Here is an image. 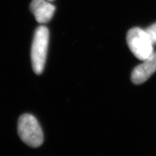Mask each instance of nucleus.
<instances>
[{
  "label": "nucleus",
  "instance_id": "f03ea898",
  "mask_svg": "<svg viewBox=\"0 0 156 156\" xmlns=\"http://www.w3.org/2000/svg\"><path fill=\"white\" fill-rule=\"evenodd\" d=\"M18 134L27 145L38 147L44 142V134L38 120L30 114H23L18 120Z\"/></svg>",
  "mask_w": 156,
  "mask_h": 156
},
{
  "label": "nucleus",
  "instance_id": "0eeeda50",
  "mask_svg": "<svg viewBox=\"0 0 156 156\" xmlns=\"http://www.w3.org/2000/svg\"><path fill=\"white\" fill-rule=\"evenodd\" d=\"M48 1H49V2H51V1H54V0H48Z\"/></svg>",
  "mask_w": 156,
  "mask_h": 156
},
{
  "label": "nucleus",
  "instance_id": "7ed1b4c3",
  "mask_svg": "<svg viewBox=\"0 0 156 156\" xmlns=\"http://www.w3.org/2000/svg\"><path fill=\"white\" fill-rule=\"evenodd\" d=\"M126 42L132 53L139 60L144 61L153 53V44L145 30L131 28L126 35Z\"/></svg>",
  "mask_w": 156,
  "mask_h": 156
},
{
  "label": "nucleus",
  "instance_id": "f257e3e1",
  "mask_svg": "<svg viewBox=\"0 0 156 156\" xmlns=\"http://www.w3.org/2000/svg\"><path fill=\"white\" fill-rule=\"evenodd\" d=\"M49 41V31L45 26H39L35 32L31 48L33 69L36 75H41L44 69Z\"/></svg>",
  "mask_w": 156,
  "mask_h": 156
},
{
  "label": "nucleus",
  "instance_id": "423d86ee",
  "mask_svg": "<svg viewBox=\"0 0 156 156\" xmlns=\"http://www.w3.org/2000/svg\"><path fill=\"white\" fill-rule=\"evenodd\" d=\"M147 34H148L150 38H151L152 42L153 44H156V23L153 25H151L150 27L145 30Z\"/></svg>",
  "mask_w": 156,
  "mask_h": 156
},
{
  "label": "nucleus",
  "instance_id": "20e7f679",
  "mask_svg": "<svg viewBox=\"0 0 156 156\" xmlns=\"http://www.w3.org/2000/svg\"><path fill=\"white\" fill-rule=\"evenodd\" d=\"M156 71V51H154L143 63L139 64L132 70L131 80L134 85L145 83Z\"/></svg>",
  "mask_w": 156,
  "mask_h": 156
},
{
  "label": "nucleus",
  "instance_id": "39448f33",
  "mask_svg": "<svg viewBox=\"0 0 156 156\" xmlns=\"http://www.w3.org/2000/svg\"><path fill=\"white\" fill-rule=\"evenodd\" d=\"M48 0H33L30 8L38 23H47L54 16L55 6L48 2Z\"/></svg>",
  "mask_w": 156,
  "mask_h": 156
}]
</instances>
